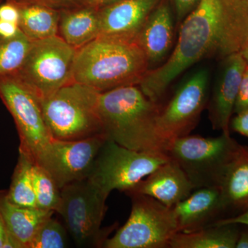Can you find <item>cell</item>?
<instances>
[{
	"instance_id": "8",
	"label": "cell",
	"mask_w": 248,
	"mask_h": 248,
	"mask_svg": "<svg viewBox=\"0 0 248 248\" xmlns=\"http://www.w3.org/2000/svg\"><path fill=\"white\" fill-rule=\"evenodd\" d=\"M170 159L164 152L134 151L107 140L89 178L107 195L115 190L127 193Z\"/></svg>"
},
{
	"instance_id": "7",
	"label": "cell",
	"mask_w": 248,
	"mask_h": 248,
	"mask_svg": "<svg viewBox=\"0 0 248 248\" xmlns=\"http://www.w3.org/2000/svg\"><path fill=\"white\" fill-rule=\"evenodd\" d=\"M132 209L128 221L113 236L104 241V248H170L179 232L172 208L149 196L131 194Z\"/></svg>"
},
{
	"instance_id": "5",
	"label": "cell",
	"mask_w": 248,
	"mask_h": 248,
	"mask_svg": "<svg viewBox=\"0 0 248 248\" xmlns=\"http://www.w3.org/2000/svg\"><path fill=\"white\" fill-rule=\"evenodd\" d=\"M108 197L90 178L61 189V203L57 213L61 215L68 234L78 247H102L114 229L102 228Z\"/></svg>"
},
{
	"instance_id": "6",
	"label": "cell",
	"mask_w": 248,
	"mask_h": 248,
	"mask_svg": "<svg viewBox=\"0 0 248 248\" xmlns=\"http://www.w3.org/2000/svg\"><path fill=\"white\" fill-rule=\"evenodd\" d=\"M238 145L230 133L217 138L188 135L170 141L166 153L179 164L195 190L218 187Z\"/></svg>"
},
{
	"instance_id": "14",
	"label": "cell",
	"mask_w": 248,
	"mask_h": 248,
	"mask_svg": "<svg viewBox=\"0 0 248 248\" xmlns=\"http://www.w3.org/2000/svg\"><path fill=\"white\" fill-rule=\"evenodd\" d=\"M161 1L122 0L99 9V35L136 40L143 24Z\"/></svg>"
},
{
	"instance_id": "4",
	"label": "cell",
	"mask_w": 248,
	"mask_h": 248,
	"mask_svg": "<svg viewBox=\"0 0 248 248\" xmlns=\"http://www.w3.org/2000/svg\"><path fill=\"white\" fill-rule=\"evenodd\" d=\"M99 92L73 81L41 99L44 120L53 140L74 141L103 135Z\"/></svg>"
},
{
	"instance_id": "23",
	"label": "cell",
	"mask_w": 248,
	"mask_h": 248,
	"mask_svg": "<svg viewBox=\"0 0 248 248\" xmlns=\"http://www.w3.org/2000/svg\"><path fill=\"white\" fill-rule=\"evenodd\" d=\"M33 159L19 151V159L15 170L12 183L6 199L14 205L25 208H37L34 190Z\"/></svg>"
},
{
	"instance_id": "31",
	"label": "cell",
	"mask_w": 248,
	"mask_h": 248,
	"mask_svg": "<svg viewBox=\"0 0 248 248\" xmlns=\"http://www.w3.org/2000/svg\"><path fill=\"white\" fill-rule=\"evenodd\" d=\"M0 19L19 25V11L17 5L8 1L0 6Z\"/></svg>"
},
{
	"instance_id": "27",
	"label": "cell",
	"mask_w": 248,
	"mask_h": 248,
	"mask_svg": "<svg viewBox=\"0 0 248 248\" xmlns=\"http://www.w3.org/2000/svg\"><path fill=\"white\" fill-rule=\"evenodd\" d=\"M15 4H27V3H37L45 5L58 11H62L74 7L75 5L80 2L84 4V0H9Z\"/></svg>"
},
{
	"instance_id": "12",
	"label": "cell",
	"mask_w": 248,
	"mask_h": 248,
	"mask_svg": "<svg viewBox=\"0 0 248 248\" xmlns=\"http://www.w3.org/2000/svg\"><path fill=\"white\" fill-rule=\"evenodd\" d=\"M104 135L74 141L52 140L37 155L35 162L51 176L60 189L89 178L103 143Z\"/></svg>"
},
{
	"instance_id": "15",
	"label": "cell",
	"mask_w": 248,
	"mask_h": 248,
	"mask_svg": "<svg viewBox=\"0 0 248 248\" xmlns=\"http://www.w3.org/2000/svg\"><path fill=\"white\" fill-rule=\"evenodd\" d=\"M179 232H190L211 226L225 218L219 187L196 189L172 207Z\"/></svg>"
},
{
	"instance_id": "18",
	"label": "cell",
	"mask_w": 248,
	"mask_h": 248,
	"mask_svg": "<svg viewBox=\"0 0 248 248\" xmlns=\"http://www.w3.org/2000/svg\"><path fill=\"white\" fill-rule=\"evenodd\" d=\"M218 187L225 218L236 216L248 210V146L239 143Z\"/></svg>"
},
{
	"instance_id": "16",
	"label": "cell",
	"mask_w": 248,
	"mask_h": 248,
	"mask_svg": "<svg viewBox=\"0 0 248 248\" xmlns=\"http://www.w3.org/2000/svg\"><path fill=\"white\" fill-rule=\"evenodd\" d=\"M194 190V186L186 173L179 164L170 158L126 194L149 196L169 208H172L187 198Z\"/></svg>"
},
{
	"instance_id": "35",
	"label": "cell",
	"mask_w": 248,
	"mask_h": 248,
	"mask_svg": "<svg viewBox=\"0 0 248 248\" xmlns=\"http://www.w3.org/2000/svg\"><path fill=\"white\" fill-rule=\"evenodd\" d=\"M236 248H248V228L240 231Z\"/></svg>"
},
{
	"instance_id": "13",
	"label": "cell",
	"mask_w": 248,
	"mask_h": 248,
	"mask_svg": "<svg viewBox=\"0 0 248 248\" xmlns=\"http://www.w3.org/2000/svg\"><path fill=\"white\" fill-rule=\"evenodd\" d=\"M222 61L207 108L214 130L230 133L232 115L247 63L240 53L229 55Z\"/></svg>"
},
{
	"instance_id": "2",
	"label": "cell",
	"mask_w": 248,
	"mask_h": 248,
	"mask_svg": "<svg viewBox=\"0 0 248 248\" xmlns=\"http://www.w3.org/2000/svg\"><path fill=\"white\" fill-rule=\"evenodd\" d=\"M161 104L152 102L139 85L99 93L98 113L107 140L137 151L166 153L156 120Z\"/></svg>"
},
{
	"instance_id": "19",
	"label": "cell",
	"mask_w": 248,
	"mask_h": 248,
	"mask_svg": "<svg viewBox=\"0 0 248 248\" xmlns=\"http://www.w3.org/2000/svg\"><path fill=\"white\" fill-rule=\"evenodd\" d=\"M100 33L99 9L87 4L60 11L58 36L78 50Z\"/></svg>"
},
{
	"instance_id": "21",
	"label": "cell",
	"mask_w": 248,
	"mask_h": 248,
	"mask_svg": "<svg viewBox=\"0 0 248 248\" xmlns=\"http://www.w3.org/2000/svg\"><path fill=\"white\" fill-rule=\"evenodd\" d=\"M239 224L213 225L190 232H177L170 248H236Z\"/></svg>"
},
{
	"instance_id": "24",
	"label": "cell",
	"mask_w": 248,
	"mask_h": 248,
	"mask_svg": "<svg viewBox=\"0 0 248 248\" xmlns=\"http://www.w3.org/2000/svg\"><path fill=\"white\" fill-rule=\"evenodd\" d=\"M22 31L12 37H0V78L16 76L22 70L32 46Z\"/></svg>"
},
{
	"instance_id": "9",
	"label": "cell",
	"mask_w": 248,
	"mask_h": 248,
	"mask_svg": "<svg viewBox=\"0 0 248 248\" xmlns=\"http://www.w3.org/2000/svg\"><path fill=\"white\" fill-rule=\"evenodd\" d=\"M76 53L58 35L34 41L17 76L41 100L73 81Z\"/></svg>"
},
{
	"instance_id": "26",
	"label": "cell",
	"mask_w": 248,
	"mask_h": 248,
	"mask_svg": "<svg viewBox=\"0 0 248 248\" xmlns=\"http://www.w3.org/2000/svg\"><path fill=\"white\" fill-rule=\"evenodd\" d=\"M53 216L48 217L41 225L29 248L68 247V232L66 227L53 218Z\"/></svg>"
},
{
	"instance_id": "17",
	"label": "cell",
	"mask_w": 248,
	"mask_h": 248,
	"mask_svg": "<svg viewBox=\"0 0 248 248\" xmlns=\"http://www.w3.org/2000/svg\"><path fill=\"white\" fill-rule=\"evenodd\" d=\"M174 31L170 8L166 0H161L152 11L136 38L146 54L151 70L169 55L174 41Z\"/></svg>"
},
{
	"instance_id": "10",
	"label": "cell",
	"mask_w": 248,
	"mask_h": 248,
	"mask_svg": "<svg viewBox=\"0 0 248 248\" xmlns=\"http://www.w3.org/2000/svg\"><path fill=\"white\" fill-rule=\"evenodd\" d=\"M0 98L14 117L20 138L19 151L35 159L51 141L40 99L16 76L0 78Z\"/></svg>"
},
{
	"instance_id": "29",
	"label": "cell",
	"mask_w": 248,
	"mask_h": 248,
	"mask_svg": "<svg viewBox=\"0 0 248 248\" xmlns=\"http://www.w3.org/2000/svg\"><path fill=\"white\" fill-rule=\"evenodd\" d=\"M179 22H182L200 2V0H172Z\"/></svg>"
},
{
	"instance_id": "30",
	"label": "cell",
	"mask_w": 248,
	"mask_h": 248,
	"mask_svg": "<svg viewBox=\"0 0 248 248\" xmlns=\"http://www.w3.org/2000/svg\"><path fill=\"white\" fill-rule=\"evenodd\" d=\"M230 128L233 131L248 138V110L241 111L231 119Z\"/></svg>"
},
{
	"instance_id": "37",
	"label": "cell",
	"mask_w": 248,
	"mask_h": 248,
	"mask_svg": "<svg viewBox=\"0 0 248 248\" xmlns=\"http://www.w3.org/2000/svg\"><path fill=\"white\" fill-rule=\"evenodd\" d=\"M240 53H241V56L244 59L245 61H246L248 66V41L247 43L245 45L244 48L241 49Z\"/></svg>"
},
{
	"instance_id": "34",
	"label": "cell",
	"mask_w": 248,
	"mask_h": 248,
	"mask_svg": "<svg viewBox=\"0 0 248 248\" xmlns=\"http://www.w3.org/2000/svg\"><path fill=\"white\" fill-rule=\"evenodd\" d=\"M120 1H122V0H84V4L89 5V6L99 9L108 6V5L114 4V3Z\"/></svg>"
},
{
	"instance_id": "36",
	"label": "cell",
	"mask_w": 248,
	"mask_h": 248,
	"mask_svg": "<svg viewBox=\"0 0 248 248\" xmlns=\"http://www.w3.org/2000/svg\"><path fill=\"white\" fill-rule=\"evenodd\" d=\"M8 231L5 225L4 218L0 213V248H3L5 241L7 237Z\"/></svg>"
},
{
	"instance_id": "20",
	"label": "cell",
	"mask_w": 248,
	"mask_h": 248,
	"mask_svg": "<svg viewBox=\"0 0 248 248\" xmlns=\"http://www.w3.org/2000/svg\"><path fill=\"white\" fill-rule=\"evenodd\" d=\"M0 213L8 232L22 248H29L41 225L54 212L18 206L5 197L0 201Z\"/></svg>"
},
{
	"instance_id": "32",
	"label": "cell",
	"mask_w": 248,
	"mask_h": 248,
	"mask_svg": "<svg viewBox=\"0 0 248 248\" xmlns=\"http://www.w3.org/2000/svg\"><path fill=\"white\" fill-rule=\"evenodd\" d=\"M20 29L18 24L0 19V37L1 38H12L17 35Z\"/></svg>"
},
{
	"instance_id": "1",
	"label": "cell",
	"mask_w": 248,
	"mask_h": 248,
	"mask_svg": "<svg viewBox=\"0 0 248 248\" xmlns=\"http://www.w3.org/2000/svg\"><path fill=\"white\" fill-rule=\"evenodd\" d=\"M248 41V0H200L182 22L170 58L150 70L139 84L152 102L160 104L170 85L202 60H223L240 53Z\"/></svg>"
},
{
	"instance_id": "28",
	"label": "cell",
	"mask_w": 248,
	"mask_h": 248,
	"mask_svg": "<svg viewBox=\"0 0 248 248\" xmlns=\"http://www.w3.org/2000/svg\"><path fill=\"white\" fill-rule=\"evenodd\" d=\"M248 110V66L245 70L244 76L238 93L237 98L234 108V113L241 111Z\"/></svg>"
},
{
	"instance_id": "25",
	"label": "cell",
	"mask_w": 248,
	"mask_h": 248,
	"mask_svg": "<svg viewBox=\"0 0 248 248\" xmlns=\"http://www.w3.org/2000/svg\"><path fill=\"white\" fill-rule=\"evenodd\" d=\"M32 174L37 208L57 213L61 203V189L51 176L35 162Z\"/></svg>"
},
{
	"instance_id": "3",
	"label": "cell",
	"mask_w": 248,
	"mask_h": 248,
	"mask_svg": "<svg viewBox=\"0 0 248 248\" xmlns=\"http://www.w3.org/2000/svg\"><path fill=\"white\" fill-rule=\"evenodd\" d=\"M150 70L136 40L99 35L77 50L73 81L102 93L139 85Z\"/></svg>"
},
{
	"instance_id": "11",
	"label": "cell",
	"mask_w": 248,
	"mask_h": 248,
	"mask_svg": "<svg viewBox=\"0 0 248 248\" xmlns=\"http://www.w3.org/2000/svg\"><path fill=\"white\" fill-rule=\"evenodd\" d=\"M209 76L206 68L197 70L178 87L169 102L160 107L156 127L168 143L190 135L197 126L202 111L208 105Z\"/></svg>"
},
{
	"instance_id": "22",
	"label": "cell",
	"mask_w": 248,
	"mask_h": 248,
	"mask_svg": "<svg viewBox=\"0 0 248 248\" xmlns=\"http://www.w3.org/2000/svg\"><path fill=\"white\" fill-rule=\"evenodd\" d=\"M19 29L32 42L58 35L60 11L37 3L16 4Z\"/></svg>"
},
{
	"instance_id": "33",
	"label": "cell",
	"mask_w": 248,
	"mask_h": 248,
	"mask_svg": "<svg viewBox=\"0 0 248 248\" xmlns=\"http://www.w3.org/2000/svg\"><path fill=\"white\" fill-rule=\"evenodd\" d=\"M228 223H236V224L246 225L248 226V209L244 213L239 214L236 216L218 220L214 225H223L228 224Z\"/></svg>"
}]
</instances>
